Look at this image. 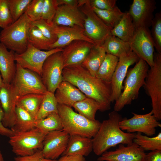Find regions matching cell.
<instances>
[{"label": "cell", "mask_w": 161, "mask_h": 161, "mask_svg": "<svg viewBox=\"0 0 161 161\" xmlns=\"http://www.w3.org/2000/svg\"><path fill=\"white\" fill-rule=\"evenodd\" d=\"M62 76L63 80L69 82L86 97L98 102L100 107V111L104 112L111 109V83L92 75L81 64L64 67Z\"/></svg>", "instance_id": "cell-1"}, {"label": "cell", "mask_w": 161, "mask_h": 161, "mask_svg": "<svg viewBox=\"0 0 161 161\" xmlns=\"http://www.w3.org/2000/svg\"><path fill=\"white\" fill-rule=\"evenodd\" d=\"M108 119L101 123L96 135L92 138L93 151L100 156L111 147L120 144L130 145L133 142L136 133H126L119 126L122 117L118 112H109Z\"/></svg>", "instance_id": "cell-2"}, {"label": "cell", "mask_w": 161, "mask_h": 161, "mask_svg": "<svg viewBox=\"0 0 161 161\" xmlns=\"http://www.w3.org/2000/svg\"><path fill=\"white\" fill-rule=\"evenodd\" d=\"M57 109L63 130L70 136L79 135L92 138L96 135L101 124L99 121L90 120L66 105L58 103Z\"/></svg>", "instance_id": "cell-3"}, {"label": "cell", "mask_w": 161, "mask_h": 161, "mask_svg": "<svg viewBox=\"0 0 161 161\" xmlns=\"http://www.w3.org/2000/svg\"><path fill=\"white\" fill-rule=\"evenodd\" d=\"M148 70V64L141 59L133 67L128 69L123 81L122 91L115 101L114 111H121L125 106L130 104L132 101L138 98L140 89L144 84Z\"/></svg>", "instance_id": "cell-4"}, {"label": "cell", "mask_w": 161, "mask_h": 161, "mask_svg": "<svg viewBox=\"0 0 161 161\" xmlns=\"http://www.w3.org/2000/svg\"><path fill=\"white\" fill-rule=\"evenodd\" d=\"M32 22L25 12L17 21L3 29L0 33V42L16 53H23L27 47V34Z\"/></svg>", "instance_id": "cell-5"}, {"label": "cell", "mask_w": 161, "mask_h": 161, "mask_svg": "<svg viewBox=\"0 0 161 161\" xmlns=\"http://www.w3.org/2000/svg\"><path fill=\"white\" fill-rule=\"evenodd\" d=\"M154 65L149 69L143 87L150 97L154 115L161 120V53L154 52Z\"/></svg>", "instance_id": "cell-6"}, {"label": "cell", "mask_w": 161, "mask_h": 161, "mask_svg": "<svg viewBox=\"0 0 161 161\" xmlns=\"http://www.w3.org/2000/svg\"><path fill=\"white\" fill-rule=\"evenodd\" d=\"M46 135L35 128L28 131L16 133L9 137V143L16 156L30 155L42 149Z\"/></svg>", "instance_id": "cell-7"}, {"label": "cell", "mask_w": 161, "mask_h": 161, "mask_svg": "<svg viewBox=\"0 0 161 161\" xmlns=\"http://www.w3.org/2000/svg\"><path fill=\"white\" fill-rule=\"evenodd\" d=\"M11 83L17 97L30 94L44 95L47 91L40 75L17 63Z\"/></svg>", "instance_id": "cell-8"}, {"label": "cell", "mask_w": 161, "mask_h": 161, "mask_svg": "<svg viewBox=\"0 0 161 161\" xmlns=\"http://www.w3.org/2000/svg\"><path fill=\"white\" fill-rule=\"evenodd\" d=\"M79 8L85 16L83 27L85 35L95 45H101L110 34L112 29L107 26L94 12L89 0Z\"/></svg>", "instance_id": "cell-9"}, {"label": "cell", "mask_w": 161, "mask_h": 161, "mask_svg": "<svg viewBox=\"0 0 161 161\" xmlns=\"http://www.w3.org/2000/svg\"><path fill=\"white\" fill-rule=\"evenodd\" d=\"M64 68L61 51L52 54L45 60L41 77L47 91L55 93L58 85L63 81Z\"/></svg>", "instance_id": "cell-10"}, {"label": "cell", "mask_w": 161, "mask_h": 161, "mask_svg": "<svg viewBox=\"0 0 161 161\" xmlns=\"http://www.w3.org/2000/svg\"><path fill=\"white\" fill-rule=\"evenodd\" d=\"M131 51L150 67L154 64V44L149 28H136L134 35L128 42Z\"/></svg>", "instance_id": "cell-11"}, {"label": "cell", "mask_w": 161, "mask_h": 161, "mask_svg": "<svg viewBox=\"0 0 161 161\" xmlns=\"http://www.w3.org/2000/svg\"><path fill=\"white\" fill-rule=\"evenodd\" d=\"M132 114L133 116L131 118L122 119L119 122V127L122 131H126L130 133H143L149 137L155 134L156 128L161 127V123L151 110L145 114L134 112Z\"/></svg>", "instance_id": "cell-12"}, {"label": "cell", "mask_w": 161, "mask_h": 161, "mask_svg": "<svg viewBox=\"0 0 161 161\" xmlns=\"http://www.w3.org/2000/svg\"><path fill=\"white\" fill-rule=\"evenodd\" d=\"M63 50V48H56L43 51L28 43L25 51L21 54L15 53V61L22 67L32 71L41 76L42 66L46 59L52 54L62 51Z\"/></svg>", "instance_id": "cell-13"}, {"label": "cell", "mask_w": 161, "mask_h": 161, "mask_svg": "<svg viewBox=\"0 0 161 161\" xmlns=\"http://www.w3.org/2000/svg\"><path fill=\"white\" fill-rule=\"evenodd\" d=\"M70 135L63 130L50 131L46 135L41 150L45 158L56 160L65 151Z\"/></svg>", "instance_id": "cell-14"}, {"label": "cell", "mask_w": 161, "mask_h": 161, "mask_svg": "<svg viewBox=\"0 0 161 161\" xmlns=\"http://www.w3.org/2000/svg\"><path fill=\"white\" fill-rule=\"evenodd\" d=\"M154 0H134L128 12L136 28H149L154 18L156 9Z\"/></svg>", "instance_id": "cell-15"}, {"label": "cell", "mask_w": 161, "mask_h": 161, "mask_svg": "<svg viewBox=\"0 0 161 161\" xmlns=\"http://www.w3.org/2000/svg\"><path fill=\"white\" fill-rule=\"evenodd\" d=\"M139 59L132 51L126 56L119 58L111 82V103L115 101L120 95L123 89V83L129 67L135 63H136Z\"/></svg>", "instance_id": "cell-16"}, {"label": "cell", "mask_w": 161, "mask_h": 161, "mask_svg": "<svg viewBox=\"0 0 161 161\" xmlns=\"http://www.w3.org/2000/svg\"><path fill=\"white\" fill-rule=\"evenodd\" d=\"M120 144L114 151L105 152L98 161H143L145 151L134 142L130 145Z\"/></svg>", "instance_id": "cell-17"}, {"label": "cell", "mask_w": 161, "mask_h": 161, "mask_svg": "<svg viewBox=\"0 0 161 161\" xmlns=\"http://www.w3.org/2000/svg\"><path fill=\"white\" fill-rule=\"evenodd\" d=\"M95 44L82 40L74 41L61 51L64 68L81 64Z\"/></svg>", "instance_id": "cell-18"}, {"label": "cell", "mask_w": 161, "mask_h": 161, "mask_svg": "<svg viewBox=\"0 0 161 161\" xmlns=\"http://www.w3.org/2000/svg\"><path fill=\"white\" fill-rule=\"evenodd\" d=\"M54 24V32L57 36V40L50 45V50L56 48H63L72 41L76 40H84L95 44L85 35L84 29L79 26H66Z\"/></svg>", "instance_id": "cell-19"}, {"label": "cell", "mask_w": 161, "mask_h": 161, "mask_svg": "<svg viewBox=\"0 0 161 161\" xmlns=\"http://www.w3.org/2000/svg\"><path fill=\"white\" fill-rule=\"evenodd\" d=\"M16 96L11 83L5 84L0 89V102L4 112L2 123L11 128L16 120Z\"/></svg>", "instance_id": "cell-20"}, {"label": "cell", "mask_w": 161, "mask_h": 161, "mask_svg": "<svg viewBox=\"0 0 161 161\" xmlns=\"http://www.w3.org/2000/svg\"><path fill=\"white\" fill-rule=\"evenodd\" d=\"M85 16L77 6L66 5L58 6L53 23L58 26L76 25L84 28Z\"/></svg>", "instance_id": "cell-21"}, {"label": "cell", "mask_w": 161, "mask_h": 161, "mask_svg": "<svg viewBox=\"0 0 161 161\" xmlns=\"http://www.w3.org/2000/svg\"><path fill=\"white\" fill-rule=\"evenodd\" d=\"M54 95L58 104L72 107L75 103L86 97L75 86L64 80H63L59 84Z\"/></svg>", "instance_id": "cell-22"}, {"label": "cell", "mask_w": 161, "mask_h": 161, "mask_svg": "<svg viewBox=\"0 0 161 161\" xmlns=\"http://www.w3.org/2000/svg\"><path fill=\"white\" fill-rule=\"evenodd\" d=\"M15 54L14 51H8L5 46L0 42V72L5 84H11L16 74Z\"/></svg>", "instance_id": "cell-23"}, {"label": "cell", "mask_w": 161, "mask_h": 161, "mask_svg": "<svg viewBox=\"0 0 161 161\" xmlns=\"http://www.w3.org/2000/svg\"><path fill=\"white\" fill-rule=\"evenodd\" d=\"M92 151V138L79 135H72L70 136L66 148L62 156L75 154L87 156Z\"/></svg>", "instance_id": "cell-24"}, {"label": "cell", "mask_w": 161, "mask_h": 161, "mask_svg": "<svg viewBox=\"0 0 161 161\" xmlns=\"http://www.w3.org/2000/svg\"><path fill=\"white\" fill-rule=\"evenodd\" d=\"M106 54L104 49L101 45H94L81 65L92 75L96 76Z\"/></svg>", "instance_id": "cell-25"}, {"label": "cell", "mask_w": 161, "mask_h": 161, "mask_svg": "<svg viewBox=\"0 0 161 161\" xmlns=\"http://www.w3.org/2000/svg\"><path fill=\"white\" fill-rule=\"evenodd\" d=\"M101 45L104 49L106 53L119 58L126 56L132 51L128 42L111 34L106 38Z\"/></svg>", "instance_id": "cell-26"}, {"label": "cell", "mask_w": 161, "mask_h": 161, "mask_svg": "<svg viewBox=\"0 0 161 161\" xmlns=\"http://www.w3.org/2000/svg\"><path fill=\"white\" fill-rule=\"evenodd\" d=\"M136 28L128 12L124 13L118 24L110 31V34L129 42L133 37Z\"/></svg>", "instance_id": "cell-27"}, {"label": "cell", "mask_w": 161, "mask_h": 161, "mask_svg": "<svg viewBox=\"0 0 161 161\" xmlns=\"http://www.w3.org/2000/svg\"><path fill=\"white\" fill-rule=\"evenodd\" d=\"M44 95L30 94L20 97H16V106L25 110L35 119Z\"/></svg>", "instance_id": "cell-28"}, {"label": "cell", "mask_w": 161, "mask_h": 161, "mask_svg": "<svg viewBox=\"0 0 161 161\" xmlns=\"http://www.w3.org/2000/svg\"><path fill=\"white\" fill-rule=\"evenodd\" d=\"M16 120L11 129L16 133L30 130L35 128V118L21 107L16 106Z\"/></svg>", "instance_id": "cell-29"}, {"label": "cell", "mask_w": 161, "mask_h": 161, "mask_svg": "<svg viewBox=\"0 0 161 161\" xmlns=\"http://www.w3.org/2000/svg\"><path fill=\"white\" fill-rule=\"evenodd\" d=\"M73 107L79 114L92 120H95V114L100 107L99 103L94 99L86 97L84 99L75 103Z\"/></svg>", "instance_id": "cell-30"}, {"label": "cell", "mask_w": 161, "mask_h": 161, "mask_svg": "<svg viewBox=\"0 0 161 161\" xmlns=\"http://www.w3.org/2000/svg\"><path fill=\"white\" fill-rule=\"evenodd\" d=\"M119 61V58L106 53L97 73L96 77L103 80L111 83Z\"/></svg>", "instance_id": "cell-31"}, {"label": "cell", "mask_w": 161, "mask_h": 161, "mask_svg": "<svg viewBox=\"0 0 161 161\" xmlns=\"http://www.w3.org/2000/svg\"><path fill=\"white\" fill-rule=\"evenodd\" d=\"M35 127L46 134L52 131L63 129L61 121L58 112L52 113L45 118L36 120Z\"/></svg>", "instance_id": "cell-32"}, {"label": "cell", "mask_w": 161, "mask_h": 161, "mask_svg": "<svg viewBox=\"0 0 161 161\" xmlns=\"http://www.w3.org/2000/svg\"><path fill=\"white\" fill-rule=\"evenodd\" d=\"M92 7L102 21L112 29L118 24L124 14L117 6L113 9L109 10H102L94 7Z\"/></svg>", "instance_id": "cell-33"}, {"label": "cell", "mask_w": 161, "mask_h": 161, "mask_svg": "<svg viewBox=\"0 0 161 161\" xmlns=\"http://www.w3.org/2000/svg\"><path fill=\"white\" fill-rule=\"evenodd\" d=\"M28 43L34 47L41 50H50L51 44L36 27L32 25L30 27L28 32Z\"/></svg>", "instance_id": "cell-34"}, {"label": "cell", "mask_w": 161, "mask_h": 161, "mask_svg": "<svg viewBox=\"0 0 161 161\" xmlns=\"http://www.w3.org/2000/svg\"><path fill=\"white\" fill-rule=\"evenodd\" d=\"M58 104L54 93L47 91L44 94L35 120L43 119L52 113L58 112Z\"/></svg>", "instance_id": "cell-35"}, {"label": "cell", "mask_w": 161, "mask_h": 161, "mask_svg": "<svg viewBox=\"0 0 161 161\" xmlns=\"http://www.w3.org/2000/svg\"><path fill=\"white\" fill-rule=\"evenodd\" d=\"M133 142H134L144 151L161 150V132L155 137H150L142 133H136Z\"/></svg>", "instance_id": "cell-36"}, {"label": "cell", "mask_w": 161, "mask_h": 161, "mask_svg": "<svg viewBox=\"0 0 161 161\" xmlns=\"http://www.w3.org/2000/svg\"><path fill=\"white\" fill-rule=\"evenodd\" d=\"M151 31L157 52L161 53V12L157 13L152 20Z\"/></svg>", "instance_id": "cell-37"}, {"label": "cell", "mask_w": 161, "mask_h": 161, "mask_svg": "<svg viewBox=\"0 0 161 161\" xmlns=\"http://www.w3.org/2000/svg\"><path fill=\"white\" fill-rule=\"evenodd\" d=\"M32 0H7L9 9L14 22L26 12Z\"/></svg>", "instance_id": "cell-38"}, {"label": "cell", "mask_w": 161, "mask_h": 161, "mask_svg": "<svg viewBox=\"0 0 161 161\" xmlns=\"http://www.w3.org/2000/svg\"><path fill=\"white\" fill-rule=\"evenodd\" d=\"M32 24L40 30L51 44L56 41L57 37L54 32V24L53 22L48 23L45 21L41 19L36 21H32Z\"/></svg>", "instance_id": "cell-39"}, {"label": "cell", "mask_w": 161, "mask_h": 161, "mask_svg": "<svg viewBox=\"0 0 161 161\" xmlns=\"http://www.w3.org/2000/svg\"><path fill=\"white\" fill-rule=\"evenodd\" d=\"M58 6L57 0H44L41 19L52 23Z\"/></svg>", "instance_id": "cell-40"}, {"label": "cell", "mask_w": 161, "mask_h": 161, "mask_svg": "<svg viewBox=\"0 0 161 161\" xmlns=\"http://www.w3.org/2000/svg\"><path fill=\"white\" fill-rule=\"evenodd\" d=\"M44 0H32L25 12L32 21L41 19Z\"/></svg>", "instance_id": "cell-41"}, {"label": "cell", "mask_w": 161, "mask_h": 161, "mask_svg": "<svg viewBox=\"0 0 161 161\" xmlns=\"http://www.w3.org/2000/svg\"><path fill=\"white\" fill-rule=\"evenodd\" d=\"M13 22L7 0H0V27L4 29Z\"/></svg>", "instance_id": "cell-42"}, {"label": "cell", "mask_w": 161, "mask_h": 161, "mask_svg": "<svg viewBox=\"0 0 161 161\" xmlns=\"http://www.w3.org/2000/svg\"><path fill=\"white\" fill-rule=\"evenodd\" d=\"M116 0H91L90 3L92 7L102 10L113 9L116 5Z\"/></svg>", "instance_id": "cell-43"}, {"label": "cell", "mask_w": 161, "mask_h": 161, "mask_svg": "<svg viewBox=\"0 0 161 161\" xmlns=\"http://www.w3.org/2000/svg\"><path fill=\"white\" fill-rule=\"evenodd\" d=\"M14 161H57L46 158L43 156L41 150H38L32 155L18 156L14 158Z\"/></svg>", "instance_id": "cell-44"}, {"label": "cell", "mask_w": 161, "mask_h": 161, "mask_svg": "<svg viewBox=\"0 0 161 161\" xmlns=\"http://www.w3.org/2000/svg\"><path fill=\"white\" fill-rule=\"evenodd\" d=\"M3 116L4 112L0 102V134L9 137L14 135L16 132L3 126L2 122Z\"/></svg>", "instance_id": "cell-45"}, {"label": "cell", "mask_w": 161, "mask_h": 161, "mask_svg": "<svg viewBox=\"0 0 161 161\" xmlns=\"http://www.w3.org/2000/svg\"><path fill=\"white\" fill-rule=\"evenodd\" d=\"M143 161H161V150L151 151L145 154Z\"/></svg>", "instance_id": "cell-46"}, {"label": "cell", "mask_w": 161, "mask_h": 161, "mask_svg": "<svg viewBox=\"0 0 161 161\" xmlns=\"http://www.w3.org/2000/svg\"><path fill=\"white\" fill-rule=\"evenodd\" d=\"M57 161H86L84 156L79 155H62Z\"/></svg>", "instance_id": "cell-47"}, {"label": "cell", "mask_w": 161, "mask_h": 161, "mask_svg": "<svg viewBox=\"0 0 161 161\" xmlns=\"http://www.w3.org/2000/svg\"><path fill=\"white\" fill-rule=\"evenodd\" d=\"M58 6L66 5L77 6V0H57Z\"/></svg>", "instance_id": "cell-48"}, {"label": "cell", "mask_w": 161, "mask_h": 161, "mask_svg": "<svg viewBox=\"0 0 161 161\" xmlns=\"http://www.w3.org/2000/svg\"><path fill=\"white\" fill-rule=\"evenodd\" d=\"M1 74L0 72V89L4 85Z\"/></svg>", "instance_id": "cell-49"}, {"label": "cell", "mask_w": 161, "mask_h": 161, "mask_svg": "<svg viewBox=\"0 0 161 161\" xmlns=\"http://www.w3.org/2000/svg\"><path fill=\"white\" fill-rule=\"evenodd\" d=\"M0 161H4V160L2 154L0 150Z\"/></svg>", "instance_id": "cell-50"}]
</instances>
